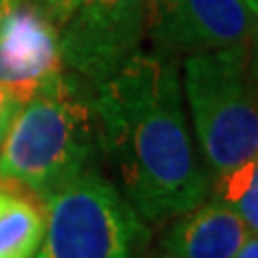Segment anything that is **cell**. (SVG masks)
<instances>
[{
    "label": "cell",
    "instance_id": "15",
    "mask_svg": "<svg viewBox=\"0 0 258 258\" xmlns=\"http://www.w3.org/2000/svg\"><path fill=\"white\" fill-rule=\"evenodd\" d=\"M157 258H174V256H170V254H166V256H157Z\"/></svg>",
    "mask_w": 258,
    "mask_h": 258
},
{
    "label": "cell",
    "instance_id": "6",
    "mask_svg": "<svg viewBox=\"0 0 258 258\" xmlns=\"http://www.w3.org/2000/svg\"><path fill=\"white\" fill-rule=\"evenodd\" d=\"M256 0H151L147 35L164 58L247 43Z\"/></svg>",
    "mask_w": 258,
    "mask_h": 258
},
{
    "label": "cell",
    "instance_id": "11",
    "mask_svg": "<svg viewBox=\"0 0 258 258\" xmlns=\"http://www.w3.org/2000/svg\"><path fill=\"white\" fill-rule=\"evenodd\" d=\"M82 3L84 0H35V7L47 22H52L56 28H60L78 11V7Z\"/></svg>",
    "mask_w": 258,
    "mask_h": 258
},
{
    "label": "cell",
    "instance_id": "10",
    "mask_svg": "<svg viewBox=\"0 0 258 258\" xmlns=\"http://www.w3.org/2000/svg\"><path fill=\"white\" fill-rule=\"evenodd\" d=\"M215 200L232 209L247 228L258 230V159L232 168L228 172L217 174Z\"/></svg>",
    "mask_w": 258,
    "mask_h": 258
},
{
    "label": "cell",
    "instance_id": "3",
    "mask_svg": "<svg viewBox=\"0 0 258 258\" xmlns=\"http://www.w3.org/2000/svg\"><path fill=\"white\" fill-rule=\"evenodd\" d=\"M181 88L200 151L215 174L256 157L258 114L247 78V43L187 56Z\"/></svg>",
    "mask_w": 258,
    "mask_h": 258
},
{
    "label": "cell",
    "instance_id": "7",
    "mask_svg": "<svg viewBox=\"0 0 258 258\" xmlns=\"http://www.w3.org/2000/svg\"><path fill=\"white\" fill-rule=\"evenodd\" d=\"M62 71L58 28L22 3L0 26V84L26 103Z\"/></svg>",
    "mask_w": 258,
    "mask_h": 258
},
{
    "label": "cell",
    "instance_id": "5",
    "mask_svg": "<svg viewBox=\"0 0 258 258\" xmlns=\"http://www.w3.org/2000/svg\"><path fill=\"white\" fill-rule=\"evenodd\" d=\"M151 0H84L58 28L62 67L101 84L140 52Z\"/></svg>",
    "mask_w": 258,
    "mask_h": 258
},
{
    "label": "cell",
    "instance_id": "1",
    "mask_svg": "<svg viewBox=\"0 0 258 258\" xmlns=\"http://www.w3.org/2000/svg\"><path fill=\"white\" fill-rule=\"evenodd\" d=\"M93 110L99 144L140 217L164 222L203 205L211 179L189 134L170 58L134 54L95 86Z\"/></svg>",
    "mask_w": 258,
    "mask_h": 258
},
{
    "label": "cell",
    "instance_id": "14",
    "mask_svg": "<svg viewBox=\"0 0 258 258\" xmlns=\"http://www.w3.org/2000/svg\"><path fill=\"white\" fill-rule=\"evenodd\" d=\"M22 5V0H0V26L5 24V20Z\"/></svg>",
    "mask_w": 258,
    "mask_h": 258
},
{
    "label": "cell",
    "instance_id": "9",
    "mask_svg": "<svg viewBox=\"0 0 258 258\" xmlns=\"http://www.w3.org/2000/svg\"><path fill=\"white\" fill-rule=\"evenodd\" d=\"M45 222L37 207L13 191H0V258H35Z\"/></svg>",
    "mask_w": 258,
    "mask_h": 258
},
{
    "label": "cell",
    "instance_id": "13",
    "mask_svg": "<svg viewBox=\"0 0 258 258\" xmlns=\"http://www.w3.org/2000/svg\"><path fill=\"white\" fill-rule=\"evenodd\" d=\"M235 258H258V241H256V235H252L243 245H241V249L237 252Z\"/></svg>",
    "mask_w": 258,
    "mask_h": 258
},
{
    "label": "cell",
    "instance_id": "8",
    "mask_svg": "<svg viewBox=\"0 0 258 258\" xmlns=\"http://www.w3.org/2000/svg\"><path fill=\"white\" fill-rule=\"evenodd\" d=\"M252 235L232 209L213 200L183 213L164 237V247L174 258H235Z\"/></svg>",
    "mask_w": 258,
    "mask_h": 258
},
{
    "label": "cell",
    "instance_id": "2",
    "mask_svg": "<svg viewBox=\"0 0 258 258\" xmlns=\"http://www.w3.org/2000/svg\"><path fill=\"white\" fill-rule=\"evenodd\" d=\"M86 84L62 71L24 103L0 142V181L45 198L88 170L99 136Z\"/></svg>",
    "mask_w": 258,
    "mask_h": 258
},
{
    "label": "cell",
    "instance_id": "12",
    "mask_svg": "<svg viewBox=\"0 0 258 258\" xmlns=\"http://www.w3.org/2000/svg\"><path fill=\"white\" fill-rule=\"evenodd\" d=\"M24 103L15 97V93L11 88H7L5 84H0V142H3L7 129H9L11 120L15 118V114L22 110Z\"/></svg>",
    "mask_w": 258,
    "mask_h": 258
},
{
    "label": "cell",
    "instance_id": "4",
    "mask_svg": "<svg viewBox=\"0 0 258 258\" xmlns=\"http://www.w3.org/2000/svg\"><path fill=\"white\" fill-rule=\"evenodd\" d=\"M43 222L35 258H138L147 237L129 200L91 168L47 194Z\"/></svg>",
    "mask_w": 258,
    "mask_h": 258
}]
</instances>
